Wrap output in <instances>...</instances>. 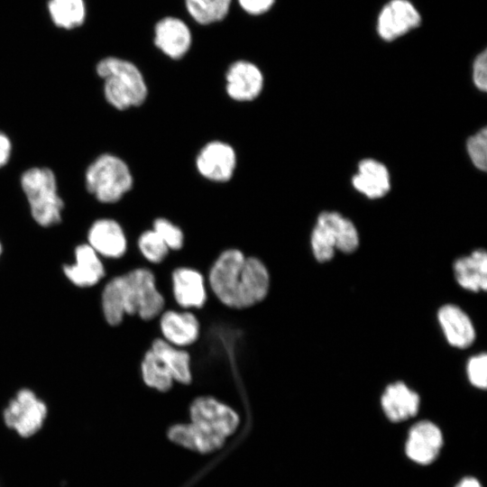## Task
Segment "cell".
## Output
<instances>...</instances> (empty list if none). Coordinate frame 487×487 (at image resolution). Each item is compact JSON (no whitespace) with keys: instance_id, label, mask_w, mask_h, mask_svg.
<instances>
[{"instance_id":"obj_31","label":"cell","mask_w":487,"mask_h":487,"mask_svg":"<svg viewBox=\"0 0 487 487\" xmlns=\"http://www.w3.org/2000/svg\"><path fill=\"white\" fill-rule=\"evenodd\" d=\"M466 376L469 382L479 390L487 387V355L480 353L471 356L466 363Z\"/></svg>"},{"instance_id":"obj_19","label":"cell","mask_w":487,"mask_h":487,"mask_svg":"<svg viewBox=\"0 0 487 487\" xmlns=\"http://www.w3.org/2000/svg\"><path fill=\"white\" fill-rule=\"evenodd\" d=\"M150 349L169 370L175 384L179 386L192 384V358L188 349L174 346L161 336L152 340Z\"/></svg>"},{"instance_id":"obj_25","label":"cell","mask_w":487,"mask_h":487,"mask_svg":"<svg viewBox=\"0 0 487 487\" xmlns=\"http://www.w3.org/2000/svg\"><path fill=\"white\" fill-rule=\"evenodd\" d=\"M48 12L57 27L72 30L83 24L86 5L84 0H49Z\"/></svg>"},{"instance_id":"obj_26","label":"cell","mask_w":487,"mask_h":487,"mask_svg":"<svg viewBox=\"0 0 487 487\" xmlns=\"http://www.w3.org/2000/svg\"><path fill=\"white\" fill-rule=\"evenodd\" d=\"M135 250L149 267L161 265L170 254V249L152 228L139 234L135 241Z\"/></svg>"},{"instance_id":"obj_12","label":"cell","mask_w":487,"mask_h":487,"mask_svg":"<svg viewBox=\"0 0 487 487\" xmlns=\"http://www.w3.org/2000/svg\"><path fill=\"white\" fill-rule=\"evenodd\" d=\"M196 165L206 179L225 182L232 178L236 166V154L228 143L213 141L207 143L198 154Z\"/></svg>"},{"instance_id":"obj_24","label":"cell","mask_w":487,"mask_h":487,"mask_svg":"<svg viewBox=\"0 0 487 487\" xmlns=\"http://www.w3.org/2000/svg\"><path fill=\"white\" fill-rule=\"evenodd\" d=\"M139 373L142 383L158 393H168L175 386L170 372L150 348L142 356Z\"/></svg>"},{"instance_id":"obj_7","label":"cell","mask_w":487,"mask_h":487,"mask_svg":"<svg viewBox=\"0 0 487 487\" xmlns=\"http://www.w3.org/2000/svg\"><path fill=\"white\" fill-rule=\"evenodd\" d=\"M188 411L192 423L224 437L233 434L240 423L238 413L212 395L195 397L190 402Z\"/></svg>"},{"instance_id":"obj_32","label":"cell","mask_w":487,"mask_h":487,"mask_svg":"<svg viewBox=\"0 0 487 487\" xmlns=\"http://www.w3.org/2000/svg\"><path fill=\"white\" fill-rule=\"evenodd\" d=\"M473 82L482 91L487 89V53L483 51L480 53L473 63Z\"/></svg>"},{"instance_id":"obj_14","label":"cell","mask_w":487,"mask_h":487,"mask_svg":"<svg viewBox=\"0 0 487 487\" xmlns=\"http://www.w3.org/2000/svg\"><path fill=\"white\" fill-rule=\"evenodd\" d=\"M385 417L399 423L415 417L420 407V397L405 382L397 381L388 384L380 399Z\"/></svg>"},{"instance_id":"obj_20","label":"cell","mask_w":487,"mask_h":487,"mask_svg":"<svg viewBox=\"0 0 487 487\" xmlns=\"http://www.w3.org/2000/svg\"><path fill=\"white\" fill-rule=\"evenodd\" d=\"M453 272L457 284L471 292L485 291L487 289V253L476 249L468 255L453 262Z\"/></svg>"},{"instance_id":"obj_8","label":"cell","mask_w":487,"mask_h":487,"mask_svg":"<svg viewBox=\"0 0 487 487\" xmlns=\"http://www.w3.org/2000/svg\"><path fill=\"white\" fill-rule=\"evenodd\" d=\"M47 415L45 403L29 389L20 390L4 411L7 427L24 437L35 434Z\"/></svg>"},{"instance_id":"obj_2","label":"cell","mask_w":487,"mask_h":487,"mask_svg":"<svg viewBox=\"0 0 487 487\" xmlns=\"http://www.w3.org/2000/svg\"><path fill=\"white\" fill-rule=\"evenodd\" d=\"M245 258L246 254L239 248L224 249L206 273L210 297L225 308L236 311L246 309Z\"/></svg>"},{"instance_id":"obj_17","label":"cell","mask_w":487,"mask_h":487,"mask_svg":"<svg viewBox=\"0 0 487 487\" xmlns=\"http://www.w3.org/2000/svg\"><path fill=\"white\" fill-rule=\"evenodd\" d=\"M67 279L79 288L96 285L106 276V267L101 257L87 244L75 248V262L63 266Z\"/></svg>"},{"instance_id":"obj_6","label":"cell","mask_w":487,"mask_h":487,"mask_svg":"<svg viewBox=\"0 0 487 487\" xmlns=\"http://www.w3.org/2000/svg\"><path fill=\"white\" fill-rule=\"evenodd\" d=\"M209 299L204 272L197 268L180 265L170 273V301L167 308L201 310Z\"/></svg>"},{"instance_id":"obj_29","label":"cell","mask_w":487,"mask_h":487,"mask_svg":"<svg viewBox=\"0 0 487 487\" xmlns=\"http://www.w3.org/2000/svg\"><path fill=\"white\" fill-rule=\"evenodd\" d=\"M151 228L159 234L170 253H177L183 249L186 241L185 232L169 218L156 217L152 220Z\"/></svg>"},{"instance_id":"obj_3","label":"cell","mask_w":487,"mask_h":487,"mask_svg":"<svg viewBox=\"0 0 487 487\" xmlns=\"http://www.w3.org/2000/svg\"><path fill=\"white\" fill-rule=\"evenodd\" d=\"M96 71L104 80L106 101L117 110L141 106L147 97V86L139 69L116 57L98 61Z\"/></svg>"},{"instance_id":"obj_10","label":"cell","mask_w":487,"mask_h":487,"mask_svg":"<svg viewBox=\"0 0 487 487\" xmlns=\"http://www.w3.org/2000/svg\"><path fill=\"white\" fill-rule=\"evenodd\" d=\"M444 446L440 427L430 420L413 424L407 435L404 451L407 457L420 465H428L438 457Z\"/></svg>"},{"instance_id":"obj_9","label":"cell","mask_w":487,"mask_h":487,"mask_svg":"<svg viewBox=\"0 0 487 487\" xmlns=\"http://www.w3.org/2000/svg\"><path fill=\"white\" fill-rule=\"evenodd\" d=\"M156 322L160 336L174 346L188 349L200 338L201 323L193 310L166 308Z\"/></svg>"},{"instance_id":"obj_1","label":"cell","mask_w":487,"mask_h":487,"mask_svg":"<svg viewBox=\"0 0 487 487\" xmlns=\"http://www.w3.org/2000/svg\"><path fill=\"white\" fill-rule=\"evenodd\" d=\"M153 270L136 266L115 275L101 292V309L106 324L120 326L126 317L154 321L167 308Z\"/></svg>"},{"instance_id":"obj_13","label":"cell","mask_w":487,"mask_h":487,"mask_svg":"<svg viewBox=\"0 0 487 487\" xmlns=\"http://www.w3.org/2000/svg\"><path fill=\"white\" fill-rule=\"evenodd\" d=\"M420 15L408 0H391L381 9L378 18V33L392 41L419 25Z\"/></svg>"},{"instance_id":"obj_21","label":"cell","mask_w":487,"mask_h":487,"mask_svg":"<svg viewBox=\"0 0 487 487\" xmlns=\"http://www.w3.org/2000/svg\"><path fill=\"white\" fill-rule=\"evenodd\" d=\"M168 436L172 442L199 453H209L219 449L225 439L192 422L170 427Z\"/></svg>"},{"instance_id":"obj_4","label":"cell","mask_w":487,"mask_h":487,"mask_svg":"<svg viewBox=\"0 0 487 487\" xmlns=\"http://www.w3.org/2000/svg\"><path fill=\"white\" fill-rule=\"evenodd\" d=\"M20 182L33 220L43 227L60 223L64 202L58 193L54 172L45 167H32L22 174Z\"/></svg>"},{"instance_id":"obj_11","label":"cell","mask_w":487,"mask_h":487,"mask_svg":"<svg viewBox=\"0 0 487 487\" xmlns=\"http://www.w3.org/2000/svg\"><path fill=\"white\" fill-rule=\"evenodd\" d=\"M87 244L101 257L121 260L129 250L127 235L119 222L113 218L96 220L87 232Z\"/></svg>"},{"instance_id":"obj_30","label":"cell","mask_w":487,"mask_h":487,"mask_svg":"<svg viewBox=\"0 0 487 487\" xmlns=\"http://www.w3.org/2000/svg\"><path fill=\"white\" fill-rule=\"evenodd\" d=\"M467 152L473 165L480 170L487 168V131L482 128L466 142Z\"/></svg>"},{"instance_id":"obj_15","label":"cell","mask_w":487,"mask_h":487,"mask_svg":"<svg viewBox=\"0 0 487 487\" xmlns=\"http://www.w3.org/2000/svg\"><path fill=\"white\" fill-rule=\"evenodd\" d=\"M226 92L234 100L255 99L263 87V76L259 68L246 60L234 62L226 73Z\"/></svg>"},{"instance_id":"obj_18","label":"cell","mask_w":487,"mask_h":487,"mask_svg":"<svg viewBox=\"0 0 487 487\" xmlns=\"http://www.w3.org/2000/svg\"><path fill=\"white\" fill-rule=\"evenodd\" d=\"M154 43L170 58L180 59L190 48L191 32L180 19L165 17L155 26Z\"/></svg>"},{"instance_id":"obj_33","label":"cell","mask_w":487,"mask_h":487,"mask_svg":"<svg viewBox=\"0 0 487 487\" xmlns=\"http://www.w3.org/2000/svg\"><path fill=\"white\" fill-rule=\"evenodd\" d=\"M241 7L251 14H261L267 12L274 0H238Z\"/></svg>"},{"instance_id":"obj_36","label":"cell","mask_w":487,"mask_h":487,"mask_svg":"<svg viewBox=\"0 0 487 487\" xmlns=\"http://www.w3.org/2000/svg\"><path fill=\"white\" fill-rule=\"evenodd\" d=\"M2 252H3V246H2V244H1V242H0V256H1V254H2Z\"/></svg>"},{"instance_id":"obj_34","label":"cell","mask_w":487,"mask_h":487,"mask_svg":"<svg viewBox=\"0 0 487 487\" xmlns=\"http://www.w3.org/2000/svg\"><path fill=\"white\" fill-rule=\"evenodd\" d=\"M11 154V140L5 133L0 132V168L4 167L9 161Z\"/></svg>"},{"instance_id":"obj_28","label":"cell","mask_w":487,"mask_h":487,"mask_svg":"<svg viewBox=\"0 0 487 487\" xmlns=\"http://www.w3.org/2000/svg\"><path fill=\"white\" fill-rule=\"evenodd\" d=\"M310 247L315 260L320 263L331 261L336 252L330 232L318 222L316 223L310 234Z\"/></svg>"},{"instance_id":"obj_27","label":"cell","mask_w":487,"mask_h":487,"mask_svg":"<svg viewBox=\"0 0 487 487\" xmlns=\"http://www.w3.org/2000/svg\"><path fill=\"white\" fill-rule=\"evenodd\" d=\"M231 0H186V7L193 19L208 24L223 20L229 10Z\"/></svg>"},{"instance_id":"obj_5","label":"cell","mask_w":487,"mask_h":487,"mask_svg":"<svg viewBox=\"0 0 487 487\" xmlns=\"http://www.w3.org/2000/svg\"><path fill=\"white\" fill-rule=\"evenodd\" d=\"M133 176L128 165L119 157L104 153L87 168V190L104 204L119 201L133 186Z\"/></svg>"},{"instance_id":"obj_16","label":"cell","mask_w":487,"mask_h":487,"mask_svg":"<svg viewBox=\"0 0 487 487\" xmlns=\"http://www.w3.org/2000/svg\"><path fill=\"white\" fill-rule=\"evenodd\" d=\"M437 321L447 343L458 349L471 346L476 337L470 317L457 305L445 304L437 310Z\"/></svg>"},{"instance_id":"obj_22","label":"cell","mask_w":487,"mask_h":487,"mask_svg":"<svg viewBox=\"0 0 487 487\" xmlns=\"http://www.w3.org/2000/svg\"><path fill=\"white\" fill-rule=\"evenodd\" d=\"M354 187L369 198H379L390 190V174L381 162L365 159L358 165V173L354 176Z\"/></svg>"},{"instance_id":"obj_23","label":"cell","mask_w":487,"mask_h":487,"mask_svg":"<svg viewBox=\"0 0 487 487\" xmlns=\"http://www.w3.org/2000/svg\"><path fill=\"white\" fill-rule=\"evenodd\" d=\"M317 222L322 224L330 232L336 251L352 253L357 250L360 243L358 231L354 223L337 212H322Z\"/></svg>"},{"instance_id":"obj_35","label":"cell","mask_w":487,"mask_h":487,"mask_svg":"<svg viewBox=\"0 0 487 487\" xmlns=\"http://www.w3.org/2000/svg\"><path fill=\"white\" fill-rule=\"evenodd\" d=\"M455 487H482V485L477 478L473 476H464Z\"/></svg>"}]
</instances>
